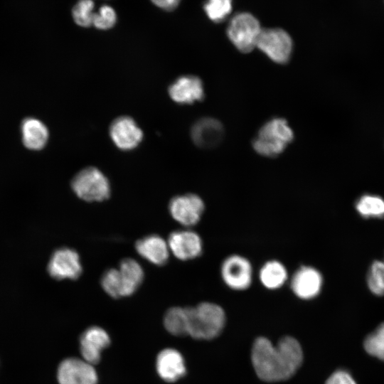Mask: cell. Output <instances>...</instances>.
I'll return each instance as SVG.
<instances>
[{"label": "cell", "mask_w": 384, "mask_h": 384, "mask_svg": "<svg viewBox=\"0 0 384 384\" xmlns=\"http://www.w3.org/2000/svg\"><path fill=\"white\" fill-rule=\"evenodd\" d=\"M257 375L266 382H277L291 378L300 367L303 352L300 343L291 336L282 338L274 346L269 339H255L251 353Z\"/></svg>", "instance_id": "1"}, {"label": "cell", "mask_w": 384, "mask_h": 384, "mask_svg": "<svg viewBox=\"0 0 384 384\" xmlns=\"http://www.w3.org/2000/svg\"><path fill=\"white\" fill-rule=\"evenodd\" d=\"M186 308L188 335L196 339L210 340L222 332L226 316L220 306L212 302H202L196 306Z\"/></svg>", "instance_id": "2"}, {"label": "cell", "mask_w": 384, "mask_h": 384, "mask_svg": "<svg viewBox=\"0 0 384 384\" xmlns=\"http://www.w3.org/2000/svg\"><path fill=\"white\" fill-rule=\"evenodd\" d=\"M293 138L294 133L287 121L274 118L261 127L252 146L260 155L273 157L281 154Z\"/></svg>", "instance_id": "3"}, {"label": "cell", "mask_w": 384, "mask_h": 384, "mask_svg": "<svg viewBox=\"0 0 384 384\" xmlns=\"http://www.w3.org/2000/svg\"><path fill=\"white\" fill-rule=\"evenodd\" d=\"M261 31L260 22L252 14L241 12L230 19L227 34L238 50L247 53L256 47Z\"/></svg>", "instance_id": "4"}, {"label": "cell", "mask_w": 384, "mask_h": 384, "mask_svg": "<svg viewBox=\"0 0 384 384\" xmlns=\"http://www.w3.org/2000/svg\"><path fill=\"white\" fill-rule=\"evenodd\" d=\"M71 186L80 198L88 202L103 201L110 195L108 179L95 167L78 173L72 180Z\"/></svg>", "instance_id": "5"}, {"label": "cell", "mask_w": 384, "mask_h": 384, "mask_svg": "<svg viewBox=\"0 0 384 384\" xmlns=\"http://www.w3.org/2000/svg\"><path fill=\"white\" fill-rule=\"evenodd\" d=\"M220 276L224 284L230 289L245 291L252 282V265L250 261L242 255H230L221 264Z\"/></svg>", "instance_id": "6"}, {"label": "cell", "mask_w": 384, "mask_h": 384, "mask_svg": "<svg viewBox=\"0 0 384 384\" xmlns=\"http://www.w3.org/2000/svg\"><path fill=\"white\" fill-rule=\"evenodd\" d=\"M256 47L274 63L284 64L290 58L292 40L283 29L262 28Z\"/></svg>", "instance_id": "7"}, {"label": "cell", "mask_w": 384, "mask_h": 384, "mask_svg": "<svg viewBox=\"0 0 384 384\" xmlns=\"http://www.w3.org/2000/svg\"><path fill=\"white\" fill-rule=\"evenodd\" d=\"M323 284L324 279L320 271L309 265L299 267L290 279L292 293L302 300L316 298L321 292Z\"/></svg>", "instance_id": "8"}, {"label": "cell", "mask_w": 384, "mask_h": 384, "mask_svg": "<svg viewBox=\"0 0 384 384\" xmlns=\"http://www.w3.org/2000/svg\"><path fill=\"white\" fill-rule=\"evenodd\" d=\"M169 209L174 219L185 226L197 224L205 210L202 198L194 193L174 197L169 202Z\"/></svg>", "instance_id": "9"}, {"label": "cell", "mask_w": 384, "mask_h": 384, "mask_svg": "<svg viewBox=\"0 0 384 384\" xmlns=\"http://www.w3.org/2000/svg\"><path fill=\"white\" fill-rule=\"evenodd\" d=\"M82 271L79 255L68 247L56 250L48 264V272L55 279H75L80 276Z\"/></svg>", "instance_id": "10"}, {"label": "cell", "mask_w": 384, "mask_h": 384, "mask_svg": "<svg viewBox=\"0 0 384 384\" xmlns=\"http://www.w3.org/2000/svg\"><path fill=\"white\" fill-rule=\"evenodd\" d=\"M57 378L59 384H97V382L92 365L77 358H68L60 363Z\"/></svg>", "instance_id": "11"}, {"label": "cell", "mask_w": 384, "mask_h": 384, "mask_svg": "<svg viewBox=\"0 0 384 384\" xmlns=\"http://www.w3.org/2000/svg\"><path fill=\"white\" fill-rule=\"evenodd\" d=\"M168 245L175 257L181 260L195 259L203 252L200 235L191 230L172 232L169 237Z\"/></svg>", "instance_id": "12"}, {"label": "cell", "mask_w": 384, "mask_h": 384, "mask_svg": "<svg viewBox=\"0 0 384 384\" xmlns=\"http://www.w3.org/2000/svg\"><path fill=\"white\" fill-rule=\"evenodd\" d=\"M110 137L115 145L121 149L135 148L142 139V132L129 117L115 119L110 127Z\"/></svg>", "instance_id": "13"}, {"label": "cell", "mask_w": 384, "mask_h": 384, "mask_svg": "<svg viewBox=\"0 0 384 384\" xmlns=\"http://www.w3.org/2000/svg\"><path fill=\"white\" fill-rule=\"evenodd\" d=\"M110 343L107 333L99 326L86 329L80 336V348L83 359L90 364H97L101 352Z\"/></svg>", "instance_id": "14"}, {"label": "cell", "mask_w": 384, "mask_h": 384, "mask_svg": "<svg viewBox=\"0 0 384 384\" xmlns=\"http://www.w3.org/2000/svg\"><path fill=\"white\" fill-rule=\"evenodd\" d=\"M169 95L178 103L191 104L203 98L204 91L201 80L193 75L178 78L169 87Z\"/></svg>", "instance_id": "15"}, {"label": "cell", "mask_w": 384, "mask_h": 384, "mask_svg": "<svg viewBox=\"0 0 384 384\" xmlns=\"http://www.w3.org/2000/svg\"><path fill=\"white\" fill-rule=\"evenodd\" d=\"M156 370L159 375L169 383L176 381L186 372L183 356L173 348L164 349L159 353Z\"/></svg>", "instance_id": "16"}, {"label": "cell", "mask_w": 384, "mask_h": 384, "mask_svg": "<svg viewBox=\"0 0 384 384\" xmlns=\"http://www.w3.org/2000/svg\"><path fill=\"white\" fill-rule=\"evenodd\" d=\"M222 124L215 119L206 117L196 122L191 129L193 142L202 148H211L218 145L223 136Z\"/></svg>", "instance_id": "17"}, {"label": "cell", "mask_w": 384, "mask_h": 384, "mask_svg": "<svg viewBox=\"0 0 384 384\" xmlns=\"http://www.w3.org/2000/svg\"><path fill=\"white\" fill-rule=\"evenodd\" d=\"M169 246L159 235H150L137 240V252L145 260L156 265H164L169 260Z\"/></svg>", "instance_id": "18"}, {"label": "cell", "mask_w": 384, "mask_h": 384, "mask_svg": "<svg viewBox=\"0 0 384 384\" xmlns=\"http://www.w3.org/2000/svg\"><path fill=\"white\" fill-rule=\"evenodd\" d=\"M261 284L269 290H277L282 287L289 279L285 265L277 260L265 262L258 273Z\"/></svg>", "instance_id": "19"}, {"label": "cell", "mask_w": 384, "mask_h": 384, "mask_svg": "<svg viewBox=\"0 0 384 384\" xmlns=\"http://www.w3.org/2000/svg\"><path fill=\"white\" fill-rule=\"evenodd\" d=\"M23 143L28 149L39 150L45 146L48 139V130L39 119L28 117L21 125Z\"/></svg>", "instance_id": "20"}, {"label": "cell", "mask_w": 384, "mask_h": 384, "mask_svg": "<svg viewBox=\"0 0 384 384\" xmlns=\"http://www.w3.org/2000/svg\"><path fill=\"white\" fill-rule=\"evenodd\" d=\"M118 271L122 284L124 297L132 295L143 282L142 267L134 259L127 258L120 262Z\"/></svg>", "instance_id": "21"}, {"label": "cell", "mask_w": 384, "mask_h": 384, "mask_svg": "<svg viewBox=\"0 0 384 384\" xmlns=\"http://www.w3.org/2000/svg\"><path fill=\"white\" fill-rule=\"evenodd\" d=\"M355 208L360 215L365 218L384 217V199L373 194H364L356 202Z\"/></svg>", "instance_id": "22"}, {"label": "cell", "mask_w": 384, "mask_h": 384, "mask_svg": "<svg viewBox=\"0 0 384 384\" xmlns=\"http://www.w3.org/2000/svg\"><path fill=\"white\" fill-rule=\"evenodd\" d=\"M186 308L174 306L168 309L164 315L166 329L175 336L188 335Z\"/></svg>", "instance_id": "23"}, {"label": "cell", "mask_w": 384, "mask_h": 384, "mask_svg": "<svg viewBox=\"0 0 384 384\" xmlns=\"http://www.w3.org/2000/svg\"><path fill=\"white\" fill-rule=\"evenodd\" d=\"M233 0H206L203 9L208 18L219 23L224 21L231 13Z\"/></svg>", "instance_id": "24"}, {"label": "cell", "mask_w": 384, "mask_h": 384, "mask_svg": "<svg viewBox=\"0 0 384 384\" xmlns=\"http://www.w3.org/2000/svg\"><path fill=\"white\" fill-rule=\"evenodd\" d=\"M93 0H78L72 9V17L79 26L87 28L92 26L94 15Z\"/></svg>", "instance_id": "25"}, {"label": "cell", "mask_w": 384, "mask_h": 384, "mask_svg": "<svg viewBox=\"0 0 384 384\" xmlns=\"http://www.w3.org/2000/svg\"><path fill=\"white\" fill-rule=\"evenodd\" d=\"M367 284L370 291L377 295L384 294V261H374L367 274Z\"/></svg>", "instance_id": "26"}, {"label": "cell", "mask_w": 384, "mask_h": 384, "mask_svg": "<svg viewBox=\"0 0 384 384\" xmlns=\"http://www.w3.org/2000/svg\"><path fill=\"white\" fill-rule=\"evenodd\" d=\"M101 284L104 291L112 298L124 297L123 287L118 269L106 270L101 278Z\"/></svg>", "instance_id": "27"}, {"label": "cell", "mask_w": 384, "mask_h": 384, "mask_svg": "<svg viewBox=\"0 0 384 384\" xmlns=\"http://www.w3.org/2000/svg\"><path fill=\"white\" fill-rule=\"evenodd\" d=\"M364 348L370 355L384 361V323L366 338Z\"/></svg>", "instance_id": "28"}, {"label": "cell", "mask_w": 384, "mask_h": 384, "mask_svg": "<svg viewBox=\"0 0 384 384\" xmlns=\"http://www.w3.org/2000/svg\"><path fill=\"white\" fill-rule=\"evenodd\" d=\"M116 22L117 14L114 9L105 4L94 13L92 26L100 30H107L112 28Z\"/></svg>", "instance_id": "29"}, {"label": "cell", "mask_w": 384, "mask_h": 384, "mask_svg": "<svg viewBox=\"0 0 384 384\" xmlns=\"http://www.w3.org/2000/svg\"><path fill=\"white\" fill-rule=\"evenodd\" d=\"M325 384H357L352 375L346 370L339 369L334 372Z\"/></svg>", "instance_id": "30"}, {"label": "cell", "mask_w": 384, "mask_h": 384, "mask_svg": "<svg viewBox=\"0 0 384 384\" xmlns=\"http://www.w3.org/2000/svg\"><path fill=\"white\" fill-rule=\"evenodd\" d=\"M156 7L167 11L177 8L181 0H150Z\"/></svg>", "instance_id": "31"}]
</instances>
